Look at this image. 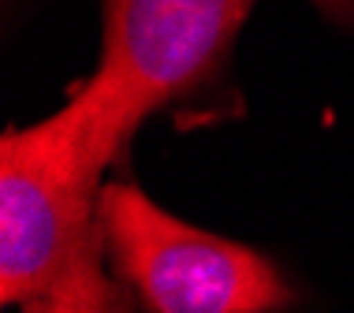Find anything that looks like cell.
<instances>
[{"label": "cell", "instance_id": "1", "mask_svg": "<svg viewBox=\"0 0 354 313\" xmlns=\"http://www.w3.org/2000/svg\"><path fill=\"white\" fill-rule=\"evenodd\" d=\"M135 138L97 82L0 138V302L26 306L97 235L101 176Z\"/></svg>", "mask_w": 354, "mask_h": 313}, {"label": "cell", "instance_id": "2", "mask_svg": "<svg viewBox=\"0 0 354 313\" xmlns=\"http://www.w3.org/2000/svg\"><path fill=\"white\" fill-rule=\"evenodd\" d=\"M97 227L112 272L146 313H283L280 269L250 246L179 220L135 183H104Z\"/></svg>", "mask_w": 354, "mask_h": 313}, {"label": "cell", "instance_id": "3", "mask_svg": "<svg viewBox=\"0 0 354 313\" xmlns=\"http://www.w3.org/2000/svg\"><path fill=\"white\" fill-rule=\"evenodd\" d=\"M257 0H101V64L90 75L135 131L168 101L198 90L227 60ZM354 30V0H310Z\"/></svg>", "mask_w": 354, "mask_h": 313}, {"label": "cell", "instance_id": "4", "mask_svg": "<svg viewBox=\"0 0 354 313\" xmlns=\"http://www.w3.org/2000/svg\"><path fill=\"white\" fill-rule=\"evenodd\" d=\"M23 313H146L131 287L112 272L109 258H104L101 227L82 254L71 261V269L53 283L45 295L26 302Z\"/></svg>", "mask_w": 354, "mask_h": 313}]
</instances>
